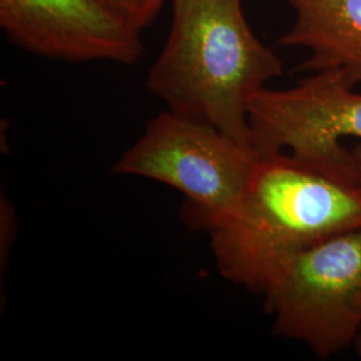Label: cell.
<instances>
[{
    "mask_svg": "<svg viewBox=\"0 0 361 361\" xmlns=\"http://www.w3.org/2000/svg\"><path fill=\"white\" fill-rule=\"evenodd\" d=\"M171 4L170 34L147 74V90L169 110L207 122L253 149L249 107L283 74L280 58L249 26L243 0Z\"/></svg>",
    "mask_w": 361,
    "mask_h": 361,
    "instance_id": "obj_2",
    "label": "cell"
},
{
    "mask_svg": "<svg viewBox=\"0 0 361 361\" xmlns=\"http://www.w3.org/2000/svg\"><path fill=\"white\" fill-rule=\"evenodd\" d=\"M353 347H355V350H356V353H357V356H359V359L361 360V328L360 331H359V334L356 336V340H355V343H353Z\"/></svg>",
    "mask_w": 361,
    "mask_h": 361,
    "instance_id": "obj_10",
    "label": "cell"
},
{
    "mask_svg": "<svg viewBox=\"0 0 361 361\" xmlns=\"http://www.w3.org/2000/svg\"><path fill=\"white\" fill-rule=\"evenodd\" d=\"M0 26L35 55L67 62L135 65L141 31L102 0H0Z\"/></svg>",
    "mask_w": 361,
    "mask_h": 361,
    "instance_id": "obj_6",
    "label": "cell"
},
{
    "mask_svg": "<svg viewBox=\"0 0 361 361\" xmlns=\"http://www.w3.org/2000/svg\"><path fill=\"white\" fill-rule=\"evenodd\" d=\"M252 145L257 155L285 153L345 180L361 182L344 138L361 141V94L338 70L313 75L285 89L265 87L249 107Z\"/></svg>",
    "mask_w": 361,
    "mask_h": 361,
    "instance_id": "obj_5",
    "label": "cell"
},
{
    "mask_svg": "<svg viewBox=\"0 0 361 361\" xmlns=\"http://www.w3.org/2000/svg\"><path fill=\"white\" fill-rule=\"evenodd\" d=\"M258 157L213 125L168 109L147 123L113 173L176 189L185 198L186 224L207 233L238 204Z\"/></svg>",
    "mask_w": 361,
    "mask_h": 361,
    "instance_id": "obj_3",
    "label": "cell"
},
{
    "mask_svg": "<svg viewBox=\"0 0 361 361\" xmlns=\"http://www.w3.org/2000/svg\"><path fill=\"white\" fill-rule=\"evenodd\" d=\"M104 4L126 18L130 23L143 30L153 23L161 11L164 0H102Z\"/></svg>",
    "mask_w": 361,
    "mask_h": 361,
    "instance_id": "obj_8",
    "label": "cell"
},
{
    "mask_svg": "<svg viewBox=\"0 0 361 361\" xmlns=\"http://www.w3.org/2000/svg\"><path fill=\"white\" fill-rule=\"evenodd\" d=\"M288 1L296 18L280 43L310 54L297 70H338L352 86L361 83V0Z\"/></svg>",
    "mask_w": 361,
    "mask_h": 361,
    "instance_id": "obj_7",
    "label": "cell"
},
{
    "mask_svg": "<svg viewBox=\"0 0 361 361\" xmlns=\"http://www.w3.org/2000/svg\"><path fill=\"white\" fill-rule=\"evenodd\" d=\"M361 226V182L285 153L259 155L232 213L207 234L219 274L261 295L288 258Z\"/></svg>",
    "mask_w": 361,
    "mask_h": 361,
    "instance_id": "obj_1",
    "label": "cell"
},
{
    "mask_svg": "<svg viewBox=\"0 0 361 361\" xmlns=\"http://www.w3.org/2000/svg\"><path fill=\"white\" fill-rule=\"evenodd\" d=\"M352 152H353L355 158H356V162H357V168H359V171H360L361 177V141L360 142L355 143V145H353V149H352Z\"/></svg>",
    "mask_w": 361,
    "mask_h": 361,
    "instance_id": "obj_9",
    "label": "cell"
},
{
    "mask_svg": "<svg viewBox=\"0 0 361 361\" xmlns=\"http://www.w3.org/2000/svg\"><path fill=\"white\" fill-rule=\"evenodd\" d=\"M262 296L273 334L320 360L353 345L361 328V226L288 258Z\"/></svg>",
    "mask_w": 361,
    "mask_h": 361,
    "instance_id": "obj_4",
    "label": "cell"
}]
</instances>
